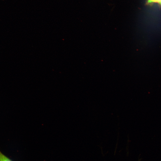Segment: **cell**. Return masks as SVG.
Returning a JSON list of instances; mask_svg holds the SVG:
<instances>
[{"instance_id": "1", "label": "cell", "mask_w": 161, "mask_h": 161, "mask_svg": "<svg viewBox=\"0 0 161 161\" xmlns=\"http://www.w3.org/2000/svg\"><path fill=\"white\" fill-rule=\"evenodd\" d=\"M0 161H13L3 154L0 151Z\"/></svg>"}]
</instances>
